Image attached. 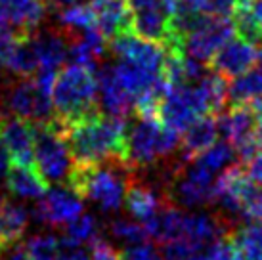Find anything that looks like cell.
<instances>
[{
  "mask_svg": "<svg viewBox=\"0 0 262 260\" xmlns=\"http://www.w3.org/2000/svg\"><path fill=\"white\" fill-rule=\"evenodd\" d=\"M126 126L128 124L124 123V119L107 113L103 115L102 111L67 124L66 140L75 165L124 159Z\"/></svg>",
  "mask_w": 262,
  "mask_h": 260,
  "instance_id": "cell-1",
  "label": "cell"
},
{
  "mask_svg": "<svg viewBox=\"0 0 262 260\" xmlns=\"http://www.w3.org/2000/svg\"><path fill=\"white\" fill-rule=\"evenodd\" d=\"M132 178L134 168L126 161L107 159L94 165H75L66 186L105 212H115L124 205Z\"/></svg>",
  "mask_w": 262,
  "mask_h": 260,
  "instance_id": "cell-2",
  "label": "cell"
},
{
  "mask_svg": "<svg viewBox=\"0 0 262 260\" xmlns=\"http://www.w3.org/2000/svg\"><path fill=\"white\" fill-rule=\"evenodd\" d=\"M52 103L56 117L66 124L98 113V79L94 71L79 63L66 65L58 71L52 88Z\"/></svg>",
  "mask_w": 262,
  "mask_h": 260,
  "instance_id": "cell-3",
  "label": "cell"
},
{
  "mask_svg": "<svg viewBox=\"0 0 262 260\" xmlns=\"http://www.w3.org/2000/svg\"><path fill=\"white\" fill-rule=\"evenodd\" d=\"M178 134L157 117H140V121L126 126L124 161L134 170L153 168L176 151L180 145Z\"/></svg>",
  "mask_w": 262,
  "mask_h": 260,
  "instance_id": "cell-4",
  "label": "cell"
},
{
  "mask_svg": "<svg viewBox=\"0 0 262 260\" xmlns=\"http://www.w3.org/2000/svg\"><path fill=\"white\" fill-rule=\"evenodd\" d=\"M66 126L58 117L35 124V166L48 184H67L75 166L66 140Z\"/></svg>",
  "mask_w": 262,
  "mask_h": 260,
  "instance_id": "cell-5",
  "label": "cell"
},
{
  "mask_svg": "<svg viewBox=\"0 0 262 260\" xmlns=\"http://www.w3.org/2000/svg\"><path fill=\"white\" fill-rule=\"evenodd\" d=\"M235 35V25L230 15L199 14L184 31L178 44L189 58L207 63L212 56Z\"/></svg>",
  "mask_w": 262,
  "mask_h": 260,
  "instance_id": "cell-6",
  "label": "cell"
},
{
  "mask_svg": "<svg viewBox=\"0 0 262 260\" xmlns=\"http://www.w3.org/2000/svg\"><path fill=\"white\" fill-rule=\"evenodd\" d=\"M216 174L197 165L195 161H188L182 166L172 168L167 184H163L167 199L176 207L193 209L214 203Z\"/></svg>",
  "mask_w": 262,
  "mask_h": 260,
  "instance_id": "cell-7",
  "label": "cell"
},
{
  "mask_svg": "<svg viewBox=\"0 0 262 260\" xmlns=\"http://www.w3.org/2000/svg\"><path fill=\"white\" fill-rule=\"evenodd\" d=\"M4 105L10 115L21 117L31 123H46L56 117L52 94L37 84L33 77H14L4 90Z\"/></svg>",
  "mask_w": 262,
  "mask_h": 260,
  "instance_id": "cell-8",
  "label": "cell"
},
{
  "mask_svg": "<svg viewBox=\"0 0 262 260\" xmlns=\"http://www.w3.org/2000/svg\"><path fill=\"white\" fill-rule=\"evenodd\" d=\"M216 123L219 132L226 142H230L237 149L241 163H245L262 144L256 126V115L249 103H232V107H228V111L216 119Z\"/></svg>",
  "mask_w": 262,
  "mask_h": 260,
  "instance_id": "cell-9",
  "label": "cell"
},
{
  "mask_svg": "<svg viewBox=\"0 0 262 260\" xmlns=\"http://www.w3.org/2000/svg\"><path fill=\"white\" fill-rule=\"evenodd\" d=\"M132 31L163 46L172 44V8L165 0H130Z\"/></svg>",
  "mask_w": 262,
  "mask_h": 260,
  "instance_id": "cell-10",
  "label": "cell"
},
{
  "mask_svg": "<svg viewBox=\"0 0 262 260\" xmlns=\"http://www.w3.org/2000/svg\"><path fill=\"white\" fill-rule=\"evenodd\" d=\"M110 50L113 52L117 59L130 61V63H136L140 67H146L149 71L163 75V67L167 59V46L163 44L147 40L144 36L134 35L132 31H128V33H121L111 38Z\"/></svg>",
  "mask_w": 262,
  "mask_h": 260,
  "instance_id": "cell-11",
  "label": "cell"
},
{
  "mask_svg": "<svg viewBox=\"0 0 262 260\" xmlns=\"http://www.w3.org/2000/svg\"><path fill=\"white\" fill-rule=\"evenodd\" d=\"M82 197L69 186H58L48 188L46 193L38 199V205L35 207V218L52 228L67 226L73 218H77L82 212Z\"/></svg>",
  "mask_w": 262,
  "mask_h": 260,
  "instance_id": "cell-12",
  "label": "cell"
},
{
  "mask_svg": "<svg viewBox=\"0 0 262 260\" xmlns=\"http://www.w3.org/2000/svg\"><path fill=\"white\" fill-rule=\"evenodd\" d=\"M0 140L10 163L35 165V123L15 115L0 117Z\"/></svg>",
  "mask_w": 262,
  "mask_h": 260,
  "instance_id": "cell-13",
  "label": "cell"
},
{
  "mask_svg": "<svg viewBox=\"0 0 262 260\" xmlns=\"http://www.w3.org/2000/svg\"><path fill=\"white\" fill-rule=\"evenodd\" d=\"M258 58L256 44L249 42L245 38H230L228 42L220 48L212 59L209 61V67L212 71L220 73L226 79H235L249 71L255 65Z\"/></svg>",
  "mask_w": 262,
  "mask_h": 260,
  "instance_id": "cell-14",
  "label": "cell"
},
{
  "mask_svg": "<svg viewBox=\"0 0 262 260\" xmlns=\"http://www.w3.org/2000/svg\"><path fill=\"white\" fill-rule=\"evenodd\" d=\"M96 79H98V103L107 115L124 119L130 111L136 109V101L119 82L111 63L100 65Z\"/></svg>",
  "mask_w": 262,
  "mask_h": 260,
  "instance_id": "cell-15",
  "label": "cell"
},
{
  "mask_svg": "<svg viewBox=\"0 0 262 260\" xmlns=\"http://www.w3.org/2000/svg\"><path fill=\"white\" fill-rule=\"evenodd\" d=\"M167 203L168 199L165 195V189L146 182H136L134 178L124 197V207L128 210V214L142 224L149 222Z\"/></svg>",
  "mask_w": 262,
  "mask_h": 260,
  "instance_id": "cell-16",
  "label": "cell"
},
{
  "mask_svg": "<svg viewBox=\"0 0 262 260\" xmlns=\"http://www.w3.org/2000/svg\"><path fill=\"white\" fill-rule=\"evenodd\" d=\"M46 0H0V10L15 35H33L46 17Z\"/></svg>",
  "mask_w": 262,
  "mask_h": 260,
  "instance_id": "cell-17",
  "label": "cell"
},
{
  "mask_svg": "<svg viewBox=\"0 0 262 260\" xmlns=\"http://www.w3.org/2000/svg\"><path fill=\"white\" fill-rule=\"evenodd\" d=\"M98 31L107 40L121 33L132 31L130 0H92Z\"/></svg>",
  "mask_w": 262,
  "mask_h": 260,
  "instance_id": "cell-18",
  "label": "cell"
},
{
  "mask_svg": "<svg viewBox=\"0 0 262 260\" xmlns=\"http://www.w3.org/2000/svg\"><path fill=\"white\" fill-rule=\"evenodd\" d=\"M33 44L38 56V67L59 69L69 54V33L63 29H37Z\"/></svg>",
  "mask_w": 262,
  "mask_h": 260,
  "instance_id": "cell-19",
  "label": "cell"
},
{
  "mask_svg": "<svg viewBox=\"0 0 262 260\" xmlns=\"http://www.w3.org/2000/svg\"><path fill=\"white\" fill-rule=\"evenodd\" d=\"M219 134V123H216L214 115H205L193 121L184 130L182 138H180V145H178L184 163L195 159L199 153H203L207 147H211L216 142Z\"/></svg>",
  "mask_w": 262,
  "mask_h": 260,
  "instance_id": "cell-20",
  "label": "cell"
},
{
  "mask_svg": "<svg viewBox=\"0 0 262 260\" xmlns=\"http://www.w3.org/2000/svg\"><path fill=\"white\" fill-rule=\"evenodd\" d=\"M48 182L42 178V174L37 170L35 165H15L10 163L6 172V188L8 191L17 199H40L46 189Z\"/></svg>",
  "mask_w": 262,
  "mask_h": 260,
  "instance_id": "cell-21",
  "label": "cell"
},
{
  "mask_svg": "<svg viewBox=\"0 0 262 260\" xmlns=\"http://www.w3.org/2000/svg\"><path fill=\"white\" fill-rule=\"evenodd\" d=\"M29 226V210L0 195V243L8 245L21 237Z\"/></svg>",
  "mask_w": 262,
  "mask_h": 260,
  "instance_id": "cell-22",
  "label": "cell"
},
{
  "mask_svg": "<svg viewBox=\"0 0 262 260\" xmlns=\"http://www.w3.org/2000/svg\"><path fill=\"white\" fill-rule=\"evenodd\" d=\"M228 98L232 103H253L262 98V50H258V58L249 71L232 79Z\"/></svg>",
  "mask_w": 262,
  "mask_h": 260,
  "instance_id": "cell-23",
  "label": "cell"
},
{
  "mask_svg": "<svg viewBox=\"0 0 262 260\" xmlns=\"http://www.w3.org/2000/svg\"><path fill=\"white\" fill-rule=\"evenodd\" d=\"M197 165H201L203 168L207 170H211L212 174H220L224 172L226 168H230L233 165H239L241 159H239V153L237 149L233 147L230 142H214L211 147H207L203 153H199L195 159Z\"/></svg>",
  "mask_w": 262,
  "mask_h": 260,
  "instance_id": "cell-24",
  "label": "cell"
},
{
  "mask_svg": "<svg viewBox=\"0 0 262 260\" xmlns=\"http://www.w3.org/2000/svg\"><path fill=\"white\" fill-rule=\"evenodd\" d=\"M58 19H59L61 29L67 31L69 35H77V33L98 29L96 14H94L92 4L77 2V4H73V6L61 8V10L58 12Z\"/></svg>",
  "mask_w": 262,
  "mask_h": 260,
  "instance_id": "cell-25",
  "label": "cell"
},
{
  "mask_svg": "<svg viewBox=\"0 0 262 260\" xmlns=\"http://www.w3.org/2000/svg\"><path fill=\"white\" fill-rule=\"evenodd\" d=\"M243 260H262V222L249 220L230 233Z\"/></svg>",
  "mask_w": 262,
  "mask_h": 260,
  "instance_id": "cell-26",
  "label": "cell"
},
{
  "mask_svg": "<svg viewBox=\"0 0 262 260\" xmlns=\"http://www.w3.org/2000/svg\"><path fill=\"white\" fill-rule=\"evenodd\" d=\"M98 235H100V222L94 214L88 212H80L79 216L66 226V237L79 245L92 243L94 239H98Z\"/></svg>",
  "mask_w": 262,
  "mask_h": 260,
  "instance_id": "cell-27",
  "label": "cell"
},
{
  "mask_svg": "<svg viewBox=\"0 0 262 260\" xmlns=\"http://www.w3.org/2000/svg\"><path fill=\"white\" fill-rule=\"evenodd\" d=\"M111 235L121 241L124 245H138L147 241V231L146 226L140 224L138 220H124V218H117L110 226Z\"/></svg>",
  "mask_w": 262,
  "mask_h": 260,
  "instance_id": "cell-28",
  "label": "cell"
},
{
  "mask_svg": "<svg viewBox=\"0 0 262 260\" xmlns=\"http://www.w3.org/2000/svg\"><path fill=\"white\" fill-rule=\"evenodd\" d=\"M25 249L29 260H58V239L54 235L37 233L27 241Z\"/></svg>",
  "mask_w": 262,
  "mask_h": 260,
  "instance_id": "cell-29",
  "label": "cell"
},
{
  "mask_svg": "<svg viewBox=\"0 0 262 260\" xmlns=\"http://www.w3.org/2000/svg\"><path fill=\"white\" fill-rule=\"evenodd\" d=\"M243 218L262 222V184L251 182L243 203Z\"/></svg>",
  "mask_w": 262,
  "mask_h": 260,
  "instance_id": "cell-30",
  "label": "cell"
},
{
  "mask_svg": "<svg viewBox=\"0 0 262 260\" xmlns=\"http://www.w3.org/2000/svg\"><path fill=\"white\" fill-rule=\"evenodd\" d=\"M209 254H211V260H243L239 249H237V245L233 243V239L230 235L216 241L209 249Z\"/></svg>",
  "mask_w": 262,
  "mask_h": 260,
  "instance_id": "cell-31",
  "label": "cell"
},
{
  "mask_svg": "<svg viewBox=\"0 0 262 260\" xmlns=\"http://www.w3.org/2000/svg\"><path fill=\"white\" fill-rule=\"evenodd\" d=\"M123 260H165V256L149 243H138L128 245L123 251Z\"/></svg>",
  "mask_w": 262,
  "mask_h": 260,
  "instance_id": "cell-32",
  "label": "cell"
},
{
  "mask_svg": "<svg viewBox=\"0 0 262 260\" xmlns=\"http://www.w3.org/2000/svg\"><path fill=\"white\" fill-rule=\"evenodd\" d=\"M90 260H123V253L117 251L115 247L103 241V239H94L90 243V253H88Z\"/></svg>",
  "mask_w": 262,
  "mask_h": 260,
  "instance_id": "cell-33",
  "label": "cell"
},
{
  "mask_svg": "<svg viewBox=\"0 0 262 260\" xmlns=\"http://www.w3.org/2000/svg\"><path fill=\"white\" fill-rule=\"evenodd\" d=\"M58 260H90V256L82 249V245L63 235L61 239H58Z\"/></svg>",
  "mask_w": 262,
  "mask_h": 260,
  "instance_id": "cell-34",
  "label": "cell"
},
{
  "mask_svg": "<svg viewBox=\"0 0 262 260\" xmlns=\"http://www.w3.org/2000/svg\"><path fill=\"white\" fill-rule=\"evenodd\" d=\"M23 35H14V33H0V73L8 71V63L12 58V52L15 48L17 38Z\"/></svg>",
  "mask_w": 262,
  "mask_h": 260,
  "instance_id": "cell-35",
  "label": "cell"
},
{
  "mask_svg": "<svg viewBox=\"0 0 262 260\" xmlns=\"http://www.w3.org/2000/svg\"><path fill=\"white\" fill-rule=\"evenodd\" d=\"M243 165H245L243 170H245V174H247L249 178L255 182V184H262V144L256 147L255 153Z\"/></svg>",
  "mask_w": 262,
  "mask_h": 260,
  "instance_id": "cell-36",
  "label": "cell"
},
{
  "mask_svg": "<svg viewBox=\"0 0 262 260\" xmlns=\"http://www.w3.org/2000/svg\"><path fill=\"white\" fill-rule=\"evenodd\" d=\"M0 254H2V260H29L25 245H19L17 241L8 243V245L2 247V249H0Z\"/></svg>",
  "mask_w": 262,
  "mask_h": 260,
  "instance_id": "cell-37",
  "label": "cell"
},
{
  "mask_svg": "<svg viewBox=\"0 0 262 260\" xmlns=\"http://www.w3.org/2000/svg\"><path fill=\"white\" fill-rule=\"evenodd\" d=\"M205 0H176L174 10H188V12H195V14H205Z\"/></svg>",
  "mask_w": 262,
  "mask_h": 260,
  "instance_id": "cell-38",
  "label": "cell"
},
{
  "mask_svg": "<svg viewBox=\"0 0 262 260\" xmlns=\"http://www.w3.org/2000/svg\"><path fill=\"white\" fill-rule=\"evenodd\" d=\"M249 2V12H251V17L255 21L256 29L262 36V0H247Z\"/></svg>",
  "mask_w": 262,
  "mask_h": 260,
  "instance_id": "cell-39",
  "label": "cell"
},
{
  "mask_svg": "<svg viewBox=\"0 0 262 260\" xmlns=\"http://www.w3.org/2000/svg\"><path fill=\"white\" fill-rule=\"evenodd\" d=\"M8 168H10V157H8L6 147H4L2 140H0V180H2V178H6Z\"/></svg>",
  "mask_w": 262,
  "mask_h": 260,
  "instance_id": "cell-40",
  "label": "cell"
},
{
  "mask_svg": "<svg viewBox=\"0 0 262 260\" xmlns=\"http://www.w3.org/2000/svg\"><path fill=\"white\" fill-rule=\"evenodd\" d=\"M180 260H211V254H209V251H197V253L186 254Z\"/></svg>",
  "mask_w": 262,
  "mask_h": 260,
  "instance_id": "cell-41",
  "label": "cell"
},
{
  "mask_svg": "<svg viewBox=\"0 0 262 260\" xmlns=\"http://www.w3.org/2000/svg\"><path fill=\"white\" fill-rule=\"evenodd\" d=\"M46 2H48V4H52L54 8L61 10V8L73 6V4H77V2H80V0H46Z\"/></svg>",
  "mask_w": 262,
  "mask_h": 260,
  "instance_id": "cell-42",
  "label": "cell"
},
{
  "mask_svg": "<svg viewBox=\"0 0 262 260\" xmlns=\"http://www.w3.org/2000/svg\"><path fill=\"white\" fill-rule=\"evenodd\" d=\"M2 115H4V113H2V109H0V117H2Z\"/></svg>",
  "mask_w": 262,
  "mask_h": 260,
  "instance_id": "cell-43",
  "label": "cell"
},
{
  "mask_svg": "<svg viewBox=\"0 0 262 260\" xmlns=\"http://www.w3.org/2000/svg\"><path fill=\"white\" fill-rule=\"evenodd\" d=\"M2 247H4V245H2V243H0V249H2Z\"/></svg>",
  "mask_w": 262,
  "mask_h": 260,
  "instance_id": "cell-44",
  "label": "cell"
}]
</instances>
